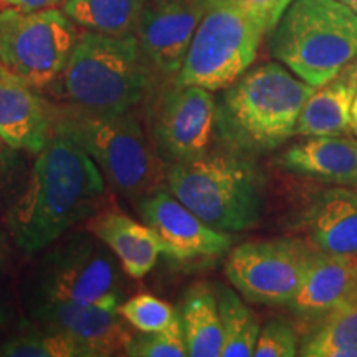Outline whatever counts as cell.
<instances>
[{"label":"cell","instance_id":"1","mask_svg":"<svg viewBox=\"0 0 357 357\" xmlns=\"http://www.w3.org/2000/svg\"><path fill=\"white\" fill-rule=\"evenodd\" d=\"M105 195L106 178L95 160L53 131L8 204V235L22 252L35 255L100 212Z\"/></svg>","mask_w":357,"mask_h":357},{"label":"cell","instance_id":"2","mask_svg":"<svg viewBox=\"0 0 357 357\" xmlns=\"http://www.w3.org/2000/svg\"><path fill=\"white\" fill-rule=\"evenodd\" d=\"M52 126L82 147L111 189L132 202L166 181L167 166L132 109L113 113L52 102Z\"/></svg>","mask_w":357,"mask_h":357},{"label":"cell","instance_id":"3","mask_svg":"<svg viewBox=\"0 0 357 357\" xmlns=\"http://www.w3.org/2000/svg\"><path fill=\"white\" fill-rule=\"evenodd\" d=\"M314 89L276 61L247 70L225 88L217 105L218 132L235 151H273L294 136L303 106Z\"/></svg>","mask_w":357,"mask_h":357},{"label":"cell","instance_id":"4","mask_svg":"<svg viewBox=\"0 0 357 357\" xmlns=\"http://www.w3.org/2000/svg\"><path fill=\"white\" fill-rule=\"evenodd\" d=\"M151 84L136 33L106 35L84 30L50 89L56 102L123 113L144 100Z\"/></svg>","mask_w":357,"mask_h":357},{"label":"cell","instance_id":"5","mask_svg":"<svg viewBox=\"0 0 357 357\" xmlns=\"http://www.w3.org/2000/svg\"><path fill=\"white\" fill-rule=\"evenodd\" d=\"M268 47L296 77L323 86L357 60V12L339 0H291Z\"/></svg>","mask_w":357,"mask_h":357},{"label":"cell","instance_id":"6","mask_svg":"<svg viewBox=\"0 0 357 357\" xmlns=\"http://www.w3.org/2000/svg\"><path fill=\"white\" fill-rule=\"evenodd\" d=\"M166 185L199 218L220 231L253 229L261 220L265 197L260 174L247 159L205 153L169 166Z\"/></svg>","mask_w":357,"mask_h":357},{"label":"cell","instance_id":"7","mask_svg":"<svg viewBox=\"0 0 357 357\" xmlns=\"http://www.w3.org/2000/svg\"><path fill=\"white\" fill-rule=\"evenodd\" d=\"M123 266L88 229L55 245L35 273L33 301H66L118 310L124 296Z\"/></svg>","mask_w":357,"mask_h":357},{"label":"cell","instance_id":"8","mask_svg":"<svg viewBox=\"0 0 357 357\" xmlns=\"http://www.w3.org/2000/svg\"><path fill=\"white\" fill-rule=\"evenodd\" d=\"M268 32L230 3L208 0L174 84L208 91L229 88L250 68Z\"/></svg>","mask_w":357,"mask_h":357},{"label":"cell","instance_id":"9","mask_svg":"<svg viewBox=\"0 0 357 357\" xmlns=\"http://www.w3.org/2000/svg\"><path fill=\"white\" fill-rule=\"evenodd\" d=\"M77 24L60 8L0 10V63L43 91L68 63L78 40Z\"/></svg>","mask_w":357,"mask_h":357},{"label":"cell","instance_id":"10","mask_svg":"<svg viewBox=\"0 0 357 357\" xmlns=\"http://www.w3.org/2000/svg\"><path fill=\"white\" fill-rule=\"evenodd\" d=\"M316 252L318 248L287 236L245 242L229 252L225 275L250 303L289 306L300 291Z\"/></svg>","mask_w":357,"mask_h":357},{"label":"cell","instance_id":"11","mask_svg":"<svg viewBox=\"0 0 357 357\" xmlns=\"http://www.w3.org/2000/svg\"><path fill=\"white\" fill-rule=\"evenodd\" d=\"M217 128V101L200 86L171 83L151 114V141L166 166L208 153Z\"/></svg>","mask_w":357,"mask_h":357},{"label":"cell","instance_id":"12","mask_svg":"<svg viewBox=\"0 0 357 357\" xmlns=\"http://www.w3.org/2000/svg\"><path fill=\"white\" fill-rule=\"evenodd\" d=\"M136 211L164 243V255L178 263L211 261L231 250V236L207 225L178 200L167 185H159L134 200Z\"/></svg>","mask_w":357,"mask_h":357},{"label":"cell","instance_id":"13","mask_svg":"<svg viewBox=\"0 0 357 357\" xmlns=\"http://www.w3.org/2000/svg\"><path fill=\"white\" fill-rule=\"evenodd\" d=\"M208 0H147L136 30L151 79L174 83Z\"/></svg>","mask_w":357,"mask_h":357},{"label":"cell","instance_id":"14","mask_svg":"<svg viewBox=\"0 0 357 357\" xmlns=\"http://www.w3.org/2000/svg\"><path fill=\"white\" fill-rule=\"evenodd\" d=\"M33 319L75 341L83 357H108L126 351L132 333L118 310L66 301H33Z\"/></svg>","mask_w":357,"mask_h":357},{"label":"cell","instance_id":"15","mask_svg":"<svg viewBox=\"0 0 357 357\" xmlns=\"http://www.w3.org/2000/svg\"><path fill=\"white\" fill-rule=\"evenodd\" d=\"M52 134V102L0 63V136L15 149L38 154Z\"/></svg>","mask_w":357,"mask_h":357},{"label":"cell","instance_id":"16","mask_svg":"<svg viewBox=\"0 0 357 357\" xmlns=\"http://www.w3.org/2000/svg\"><path fill=\"white\" fill-rule=\"evenodd\" d=\"M354 298L357 255H329L318 250L289 307L298 318L318 323L328 312Z\"/></svg>","mask_w":357,"mask_h":357},{"label":"cell","instance_id":"17","mask_svg":"<svg viewBox=\"0 0 357 357\" xmlns=\"http://www.w3.org/2000/svg\"><path fill=\"white\" fill-rule=\"evenodd\" d=\"M86 229L108 245L124 273L134 280L149 275L158 265L159 257L164 255V243L159 235L144 222L134 220L118 208L95 213L88 218Z\"/></svg>","mask_w":357,"mask_h":357},{"label":"cell","instance_id":"18","mask_svg":"<svg viewBox=\"0 0 357 357\" xmlns=\"http://www.w3.org/2000/svg\"><path fill=\"white\" fill-rule=\"evenodd\" d=\"M288 171L334 185H357V139L314 136L293 144L281 158Z\"/></svg>","mask_w":357,"mask_h":357},{"label":"cell","instance_id":"19","mask_svg":"<svg viewBox=\"0 0 357 357\" xmlns=\"http://www.w3.org/2000/svg\"><path fill=\"white\" fill-rule=\"evenodd\" d=\"M311 242L329 255H357V185L324 190L307 213Z\"/></svg>","mask_w":357,"mask_h":357},{"label":"cell","instance_id":"20","mask_svg":"<svg viewBox=\"0 0 357 357\" xmlns=\"http://www.w3.org/2000/svg\"><path fill=\"white\" fill-rule=\"evenodd\" d=\"M357 95V61L307 98L298 118L294 136H344L351 132Z\"/></svg>","mask_w":357,"mask_h":357},{"label":"cell","instance_id":"21","mask_svg":"<svg viewBox=\"0 0 357 357\" xmlns=\"http://www.w3.org/2000/svg\"><path fill=\"white\" fill-rule=\"evenodd\" d=\"M178 312L190 357H222L223 329L217 293L205 283L187 291Z\"/></svg>","mask_w":357,"mask_h":357},{"label":"cell","instance_id":"22","mask_svg":"<svg viewBox=\"0 0 357 357\" xmlns=\"http://www.w3.org/2000/svg\"><path fill=\"white\" fill-rule=\"evenodd\" d=\"M147 0H68L61 10L84 30L106 35H132Z\"/></svg>","mask_w":357,"mask_h":357},{"label":"cell","instance_id":"23","mask_svg":"<svg viewBox=\"0 0 357 357\" xmlns=\"http://www.w3.org/2000/svg\"><path fill=\"white\" fill-rule=\"evenodd\" d=\"M215 293L223 329L222 357L253 356L261 329L255 312L229 287L218 284Z\"/></svg>","mask_w":357,"mask_h":357},{"label":"cell","instance_id":"24","mask_svg":"<svg viewBox=\"0 0 357 357\" xmlns=\"http://www.w3.org/2000/svg\"><path fill=\"white\" fill-rule=\"evenodd\" d=\"M357 344V298L336 307L314 324L303 339L300 356L336 357L339 351Z\"/></svg>","mask_w":357,"mask_h":357},{"label":"cell","instance_id":"25","mask_svg":"<svg viewBox=\"0 0 357 357\" xmlns=\"http://www.w3.org/2000/svg\"><path fill=\"white\" fill-rule=\"evenodd\" d=\"M2 357H83L79 347L61 331L43 326L26 328L0 344Z\"/></svg>","mask_w":357,"mask_h":357},{"label":"cell","instance_id":"26","mask_svg":"<svg viewBox=\"0 0 357 357\" xmlns=\"http://www.w3.org/2000/svg\"><path fill=\"white\" fill-rule=\"evenodd\" d=\"M118 312L131 328L141 333H153L167 328L177 318V311L167 301L149 293H141L119 305Z\"/></svg>","mask_w":357,"mask_h":357},{"label":"cell","instance_id":"27","mask_svg":"<svg viewBox=\"0 0 357 357\" xmlns=\"http://www.w3.org/2000/svg\"><path fill=\"white\" fill-rule=\"evenodd\" d=\"M124 354L129 357H185L187 346L181 319L172 321L167 328L153 333L132 334Z\"/></svg>","mask_w":357,"mask_h":357},{"label":"cell","instance_id":"28","mask_svg":"<svg viewBox=\"0 0 357 357\" xmlns=\"http://www.w3.org/2000/svg\"><path fill=\"white\" fill-rule=\"evenodd\" d=\"M300 354L296 329L289 321L283 318L270 319L260 329L255 357H294Z\"/></svg>","mask_w":357,"mask_h":357},{"label":"cell","instance_id":"29","mask_svg":"<svg viewBox=\"0 0 357 357\" xmlns=\"http://www.w3.org/2000/svg\"><path fill=\"white\" fill-rule=\"evenodd\" d=\"M22 153L0 136V207L15 199L29 174Z\"/></svg>","mask_w":357,"mask_h":357},{"label":"cell","instance_id":"30","mask_svg":"<svg viewBox=\"0 0 357 357\" xmlns=\"http://www.w3.org/2000/svg\"><path fill=\"white\" fill-rule=\"evenodd\" d=\"M230 3L265 26L268 33L275 29L291 0H218Z\"/></svg>","mask_w":357,"mask_h":357},{"label":"cell","instance_id":"31","mask_svg":"<svg viewBox=\"0 0 357 357\" xmlns=\"http://www.w3.org/2000/svg\"><path fill=\"white\" fill-rule=\"evenodd\" d=\"M68 0H0L3 7H13L24 12L43 10V8L63 7Z\"/></svg>","mask_w":357,"mask_h":357},{"label":"cell","instance_id":"32","mask_svg":"<svg viewBox=\"0 0 357 357\" xmlns=\"http://www.w3.org/2000/svg\"><path fill=\"white\" fill-rule=\"evenodd\" d=\"M8 260V245H7V238L6 235L0 231V275L3 273V268L7 265Z\"/></svg>","mask_w":357,"mask_h":357},{"label":"cell","instance_id":"33","mask_svg":"<svg viewBox=\"0 0 357 357\" xmlns=\"http://www.w3.org/2000/svg\"><path fill=\"white\" fill-rule=\"evenodd\" d=\"M351 132L357 137V95L354 101V108H352V124H351Z\"/></svg>","mask_w":357,"mask_h":357},{"label":"cell","instance_id":"34","mask_svg":"<svg viewBox=\"0 0 357 357\" xmlns=\"http://www.w3.org/2000/svg\"><path fill=\"white\" fill-rule=\"evenodd\" d=\"M7 321H8V310L2 305V303H0V331H2V328L6 326Z\"/></svg>","mask_w":357,"mask_h":357},{"label":"cell","instance_id":"35","mask_svg":"<svg viewBox=\"0 0 357 357\" xmlns=\"http://www.w3.org/2000/svg\"><path fill=\"white\" fill-rule=\"evenodd\" d=\"M339 2L346 3L347 7H351L352 10H356V12H357V0H339Z\"/></svg>","mask_w":357,"mask_h":357}]
</instances>
